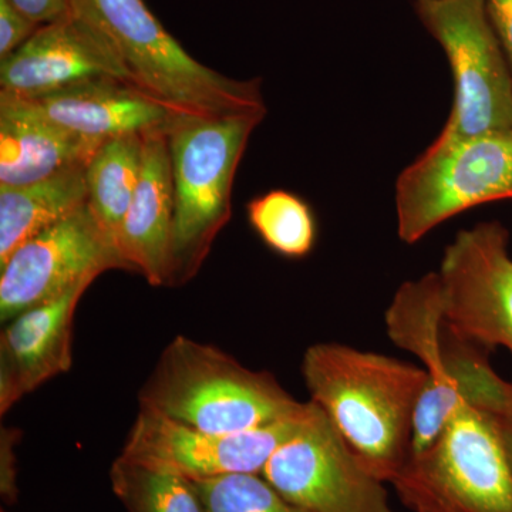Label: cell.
Instances as JSON below:
<instances>
[{"label":"cell","instance_id":"cell-1","mask_svg":"<svg viewBox=\"0 0 512 512\" xmlns=\"http://www.w3.org/2000/svg\"><path fill=\"white\" fill-rule=\"evenodd\" d=\"M302 376L311 402L357 460L390 483L409 460L426 370L340 343H316L303 355Z\"/></svg>","mask_w":512,"mask_h":512},{"label":"cell","instance_id":"cell-2","mask_svg":"<svg viewBox=\"0 0 512 512\" xmlns=\"http://www.w3.org/2000/svg\"><path fill=\"white\" fill-rule=\"evenodd\" d=\"M70 5L109 43L128 84L175 116L266 113L259 80L231 79L195 60L144 0H70Z\"/></svg>","mask_w":512,"mask_h":512},{"label":"cell","instance_id":"cell-3","mask_svg":"<svg viewBox=\"0 0 512 512\" xmlns=\"http://www.w3.org/2000/svg\"><path fill=\"white\" fill-rule=\"evenodd\" d=\"M309 402L271 373L255 372L215 346L177 336L140 392V407L210 433H242L301 416Z\"/></svg>","mask_w":512,"mask_h":512},{"label":"cell","instance_id":"cell-4","mask_svg":"<svg viewBox=\"0 0 512 512\" xmlns=\"http://www.w3.org/2000/svg\"><path fill=\"white\" fill-rule=\"evenodd\" d=\"M266 113L194 119L167 131L174 227L167 286L188 284L232 214V187L249 137Z\"/></svg>","mask_w":512,"mask_h":512},{"label":"cell","instance_id":"cell-5","mask_svg":"<svg viewBox=\"0 0 512 512\" xmlns=\"http://www.w3.org/2000/svg\"><path fill=\"white\" fill-rule=\"evenodd\" d=\"M413 512H512V467L493 413L460 407L390 481Z\"/></svg>","mask_w":512,"mask_h":512},{"label":"cell","instance_id":"cell-6","mask_svg":"<svg viewBox=\"0 0 512 512\" xmlns=\"http://www.w3.org/2000/svg\"><path fill=\"white\" fill-rule=\"evenodd\" d=\"M512 198V130L437 140L396 183L397 231L416 244L460 212Z\"/></svg>","mask_w":512,"mask_h":512},{"label":"cell","instance_id":"cell-7","mask_svg":"<svg viewBox=\"0 0 512 512\" xmlns=\"http://www.w3.org/2000/svg\"><path fill=\"white\" fill-rule=\"evenodd\" d=\"M417 15L440 43L454 77V104L440 136L512 130V70L485 0H417Z\"/></svg>","mask_w":512,"mask_h":512},{"label":"cell","instance_id":"cell-8","mask_svg":"<svg viewBox=\"0 0 512 512\" xmlns=\"http://www.w3.org/2000/svg\"><path fill=\"white\" fill-rule=\"evenodd\" d=\"M261 476L309 512H396L384 481L357 460L315 403L305 426L275 451Z\"/></svg>","mask_w":512,"mask_h":512},{"label":"cell","instance_id":"cell-9","mask_svg":"<svg viewBox=\"0 0 512 512\" xmlns=\"http://www.w3.org/2000/svg\"><path fill=\"white\" fill-rule=\"evenodd\" d=\"M312 410L309 402L295 419L242 433H210L140 407L121 456L190 481L261 474L275 451L302 430Z\"/></svg>","mask_w":512,"mask_h":512},{"label":"cell","instance_id":"cell-10","mask_svg":"<svg viewBox=\"0 0 512 512\" xmlns=\"http://www.w3.org/2000/svg\"><path fill=\"white\" fill-rule=\"evenodd\" d=\"M111 269L130 271L89 204L20 245L0 265L2 323L59 298L74 285Z\"/></svg>","mask_w":512,"mask_h":512},{"label":"cell","instance_id":"cell-11","mask_svg":"<svg viewBox=\"0 0 512 512\" xmlns=\"http://www.w3.org/2000/svg\"><path fill=\"white\" fill-rule=\"evenodd\" d=\"M510 234L500 222H483L457 234L439 274L444 318L458 335L484 349L512 355Z\"/></svg>","mask_w":512,"mask_h":512},{"label":"cell","instance_id":"cell-12","mask_svg":"<svg viewBox=\"0 0 512 512\" xmlns=\"http://www.w3.org/2000/svg\"><path fill=\"white\" fill-rule=\"evenodd\" d=\"M96 79L128 83L106 39L73 10L0 60V93L10 96H43Z\"/></svg>","mask_w":512,"mask_h":512},{"label":"cell","instance_id":"cell-13","mask_svg":"<svg viewBox=\"0 0 512 512\" xmlns=\"http://www.w3.org/2000/svg\"><path fill=\"white\" fill-rule=\"evenodd\" d=\"M94 282L84 279L59 298L33 306L6 322L0 336V413L73 365L77 305Z\"/></svg>","mask_w":512,"mask_h":512},{"label":"cell","instance_id":"cell-14","mask_svg":"<svg viewBox=\"0 0 512 512\" xmlns=\"http://www.w3.org/2000/svg\"><path fill=\"white\" fill-rule=\"evenodd\" d=\"M6 96L40 119L100 143L128 134L168 130L180 119L117 79L89 80L43 96Z\"/></svg>","mask_w":512,"mask_h":512},{"label":"cell","instance_id":"cell-15","mask_svg":"<svg viewBox=\"0 0 512 512\" xmlns=\"http://www.w3.org/2000/svg\"><path fill=\"white\" fill-rule=\"evenodd\" d=\"M168 130L144 134L140 178L119 235L128 269L153 286H167L170 276L174 190Z\"/></svg>","mask_w":512,"mask_h":512},{"label":"cell","instance_id":"cell-16","mask_svg":"<svg viewBox=\"0 0 512 512\" xmlns=\"http://www.w3.org/2000/svg\"><path fill=\"white\" fill-rule=\"evenodd\" d=\"M100 141L89 140L40 119L0 93V185L37 183L87 164Z\"/></svg>","mask_w":512,"mask_h":512},{"label":"cell","instance_id":"cell-17","mask_svg":"<svg viewBox=\"0 0 512 512\" xmlns=\"http://www.w3.org/2000/svg\"><path fill=\"white\" fill-rule=\"evenodd\" d=\"M86 165H74L33 184L0 185V265L20 245L86 204Z\"/></svg>","mask_w":512,"mask_h":512},{"label":"cell","instance_id":"cell-18","mask_svg":"<svg viewBox=\"0 0 512 512\" xmlns=\"http://www.w3.org/2000/svg\"><path fill=\"white\" fill-rule=\"evenodd\" d=\"M143 144L144 134L110 138L86 165L87 204L117 248L121 225L140 178Z\"/></svg>","mask_w":512,"mask_h":512},{"label":"cell","instance_id":"cell-19","mask_svg":"<svg viewBox=\"0 0 512 512\" xmlns=\"http://www.w3.org/2000/svg\"><path fill=\"white\" fill-rule=\"evenodd\" d=\"M110 481L127 512H205L192 481L121 454L111 466Z\"/></svg>","mask_w":512,"mask_h":512},{"label":"cell","instance_id":"cell-20","mask_svg":"<svg viewBox=\"0 0 512 512\" xmlns=\"http://www.w3.org/2000/svg\"><path fill=\"white\" fill-rule=\"evenodd\" d=\"M248 218L262 241L286 258H303L315 245L313 212L291 192L276 190L256 197L249 202Z\"/></svg>","mask_w":512,"mask_h":512},{"label":"cell","instance_id":"cell-21","mask_svg":"<svg viewBox=\"0 0 512 512\" xmlns=\"http://www.w3.org/2000/svg\"><path fill=\"white\" fill-rule=\"evenodd\" d=\"M205 512H309L286 500L261 474L192 481Z\"/></svg>","mask_w":512,"mask_h":512},{"label":"cell","instance_id":"cell-22","mask_svg":"<svg viewBox=\"0 0 512 512\" xmlns=\"http://www.w3.org/2000/svg\"><path fill=\"white\" fill-rule=\"evenodd\" d=\"M39 28L40 25L19 12L9 0H0V60L25 45Z\"/></svg>","mask_w":512,"mask_h":512},{"label":"cell","instance_id":"cell-23","mask_svg":"<svg viewBox=\"0 0 512 512\" xmlns=\"http://www.w3.org/2000/svg\"><path fill=\"white\" fill-rule=\"evenodd\" d=\"M18 439V431L3 430L0 441V493L9 504L18 498V463H16L13 444Z\"/></svg>","mask_w":512,"mask_h":512},{"label":"cell","instance_id":"cell-24","mask_svg":"<svg viewBox=\"0 0 512 512\" xmlns=\"http://www.w3.org/2000/svg\"><path fill=\"white\" fill-rule=\"evenodd\" d=\"M9 2L40 26L56 22L72 12L70 0H9Z\"/></svg>","mask_w":512,"mask_h":512},{"label":"cell","instance_id":"cell-25","mask_svg":"<svg viewBox=\"0 0 512 512\" xmlns=\"http://www.w3.org/2000/svg\"><path fill=\"white\" fill-rule=\"evenodd\" d=\"M485 5L512 70V0H485Z\"/></svg>","mask_w":512,"mask_h":512},{"label":"cell","instance_id":"cell-26","mask_svg":"<svg viewBox=\"0 0 512 512\" xmlns=\"http://www.w3.org/2000/svg\"><path fill=\"white\" fill-rule=\"evenodd\" d=\"M488 410L493 413L494 419L497 421L498 430L503 437L505 450H507L512 467V383H508L503 399Z\"/></svg>","mask_w":512,"mask_h":512},{"label":"cell","instance_id":"cell-27","mask_svg":"<svg viewBox=\"0 0 512 512\" xmlns=\"http://www.w3.org/2000/svg\"><path fill=\"white\" fill-rule=\"evenodd\" d=\"M3 512V511H2Z\"/></svg>","mask_w":512,"mask_h":512}]
</instances>
